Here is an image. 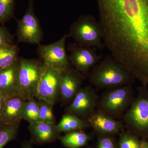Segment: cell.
Wrapping results in <instances>:
<instances>
[{"mask_svg": "<svg viewBox=\"0 0 148 148\" xmlns=\"http://www.w3.org/2000/svg\"><path fill=\"white\" fill-rule=\"evenodd\" d=\"M31 143L44 145L53 143L61 138V132L55 123L39 121L29 124Z\"/></svg>", "mask_w": 148, "mask_h": 148, "instance_id": "7c38bea8", "label": "cell"}, {"mask_svg": "<svg viewBox=\"0 0 148 148\" xmlns=\"http://www.w3.org/2000/svg\"><path fill=\"white\" fill-rule=\"evenodd\" d=\"M19 126L0 123V148H3L8 143L16 138Z\"/></svg>", "mask_w": 148, "mask_h": 148, "instance_id": "44dd1931", "label": "cell"}, {"mask_svg": "<svg viewBox=\"0 0 148 148\" xmlns=\"http://www.w3.org/2000/svg\"><path fill=\"white\" fill-rule=\"evenodd\" d=\"M7 98L5 97L4 95L0 93V116H1V114L2 112L3 109L5 105L6 101Z\"/></svg>", "mask_w": 148, "mask_h": 148, "instance_id": "4316f807", "label": "cell"}, {"mask_svg": "<svg viewBox=\"0 0 148 148\" xmlns=\"http://www.w3.org/2000/svg\"><path fill=\"white\" fill-rule=\"evenodd\" d=\"M14 38L3 25L0 26V47L6 45L14 44Z\"/></svg>", "mask_w": 148, "mask_h": 148, "instance_id": "cb8c5ba5", "label": "cell"}, {"mask_svg": "<svg viewBox=\"0 0 148 148\" xmlns=\"http://www.w3.org/2000/svg\"><path fill=\"white\" fill-rule=\"evenodd\" d=\"M87 121L95 130L104 134L116 133L122 127L121 123L101 111H95Z\"/></svg>", "mask_w": 148, "mask_h": 148, "instance_id": "2e32d148", "label": "cell"}, {"mask_svg": "<svg viewBox=\"0 0 148 148\" xmlns=\"http://www.w3.org/2000/svg\"><path fill=\"white\" fill-rule=\"evenodd\" d=\"M61 72L46 67L39 85L36 99L47 101L53 106L55 105L60 97Z\"/></svg>", "mask_w": 148, "mask_h": 148, "instance_id": "30bf717a", "label": "cell"}, {"mask_svg": "<svg viewBox=\"0 0 148 148\" xmlns=\"http://www.w3.org/2000/svg\"><path fill=\"white\" fill-rule=\"evenodd\" d=\"M140 144L134 137L124 134L121 137L120 144V148H139Z\"/></svg>", "mask_w": 148, "mask_h": 148, "instance_id": "d4e9b609", "label": "cell"}, {"mask_svg": "<svg viewBox=\"0 0 148 148\" xmlns=\"http://www.w3.org/2000/svg\"><path fill=\"white\" fill-rule=\"evenodd\" d=\"M98 148H114L112 141L110 138H105L100 140Z\"/></svg>", "mask_w": 148, "mask_h": 148, "instance_id": "484cf974", "label": "cell"}, {"mask_svg": "<svg viewBox=\"0 0 148 148\" xmlns=\"http://www.w3.org/2000/svg\"><path fill=\"white\" fill-rule=\"evenodd\" d=\"M88 125L87 121L67 113L63 116L61 121L57 124L60 132L68 133L84 129Z\"/></svg>", "mask_w": 148, "mask_h": 148, "instance_id": "e0dca14e", "label": "cell"}, {"mask_svg": "<svg viewBox=\"0 0 148 148\" xmlns=\"http://www.w3.org/2000/svg\"><path fill=\"white\" fill-rule=\"evenodd\" d=\"M139 148H148V145L146 143H143L142 144H140V147Z\"/></svg>", "mask_w": 148, "mask_h": 148, "instance_id": "f1b7e54d", "label": "cell"}, {"mask_svg": "<svg viewBox=\"0 0 148 148\" xmlns=\"http://www.w3.org/2000/svg\"><path fill=\"white\" fill-rule=\"evenodd\" d=\"M85 78L71 66L61 72L60 97L62 103H71L81 88Z\"/></svg>", "mask_w": 148, "mask_h": 148, "instance_id": "8fae6325", "label": "cell"}, {"mask_svg": "<svg viewBox=\"0 0 148 148\" xmlns=\"http://www.w3.org/2000/svg\"><path fill=\"white\" fill-rule=\"evenodd\" d=\"M68 49L70 52L69 56L71 65L85 78L100 61L101 57L95 49H97L81 46L75 43L69 44Z\"/></svg>", "mask_w": 148, "mask_h": 148, "instance_id": "9c48e42d", "label": "cell"}, {"mask_svg": "<svg viewBox=\"0 0 148 148\" xmlns=\"http://www.w3.org/2000/svg\"><path fill=\"white\" fill-rule=\"evenodd\" d=\"M26 100L19 95L7 98L0 116L3 124L19 125L22 119V110Z\"/></svg>", "mask_w": 148, "mask_h": 148, "instance_id": "5bb4252c", "label": "cell"}, {"mask_svg": "<svg viewBox=\"0 0 148 148\" xmlns=\"http://www.w3.org/2000/svg\"><path fill=\"white\" fill-rule=\"evenodd\" d=\"M125 123L140 130L148 129V98H140L133 103L124 116Z\"/></svg>", "mask_w": 148, "mask_h": 148, "instance_id": "4fadbf2b", "label": "cell"}, {"mask_svg": "<svg viewBox=\"0 0 148 148\" xmlns=\"http://www.w3.org/2000/svg\"><path fill=\"white\" fill-rule=\"evenodd\" d=\"M18 60L10 67L0 71V93L8 98L19 95Z\"/></svg>", "mask_w": 148, "mask_h": 148, "instance_id": "9a60e30c", "label": "cell"}, {"mask_svg": "<svg viewBox=\"0 0 148 148\" xmlns=\"http://www.w3.org/2000/svg\"><path fill=\"white\" fill-rule=\"evenodd\" d=\"M98 100V95L91 86L81 87L66 108L67 113L87 121L96 111Z\"/></svg>", "mask_w": 148, "mask_h": 148, "instance_id": "ba28073f", "label": "cell"}, {"mask_svg": "<svg viewBox=\"0 0 148 148\" xmlns=\"http://www.w3.org/2000/svg\"><path fill=\"white\" fill-rule=\"evenodd\" d=\"M104 47L148 84V0H96Z\"/></svg>", "mask_w": 148, "mask_h": 148, "instance_id": "6da1fadb", "label": "cell"}, {"mask_svg": "<svg viewBox=\"0 0 148 148\" xmlns=\"http://www.w3.org/2000/svg\"><path fill=\"white\" fill-rule=\"evenodd\" d=\"M32 144L31 142L26 140L21 143V148H34L33 147Z\"/></svg>", "mask_w": 148, "mask_h": 148, "instance_id": "83f0119b", "label": "cell"}, {"mask_svg": "<svg viewBox=\"0 0 148 148\" xmlns=\"http://www.w3.org/2000/svg\"><path fill=\"white\" fill-rule=\"evenodd\" d=\"M69 35L78 45L101 50L104 48L100 23L92 15L79 16L71 25Z\"/></svg>", "mask_w": 148, "mask_h": 148, "instance_id": "277c9868", "label": "cell"}, {"mask_svg": "<svg viewBox=\"0 0 148 148\" xmlns=\"http://www.w3.org/2000/svg\"><path fill=\"white\" fill-rule=\"evenodd\" d=\"M21 117L22 119L28 122L29 124L40 121L39 108L36 98L25 101L22 108Z\"/></svg>", "mask_w": 148, "mask_h": 148, "instance_id": "ffe728a7", "label": "cell"}, {"mask_svg": "<svg viewBox=\"0 0 148 148\" xmlns=\"http://www.w3.org/2000/svg\"><path fill=\"white\" fill-rule=\"evenodd\" d=\"M37 100L39 108L40 121L55 123V117L53 111V106L43 100Z\"/></svg>", "mask_w": 148, "mask_h": 148, "instance_id": "603a6c76", "label": "cell"}, {"mask_svg": "<svg viewBox=\"0 0 148 148\" xmlns=\"http://www.w3.org/2000/svg\"><path fill=\"white\" fill-rule=\"evenodd\" d=\"M19 49L17 45L8 44L0 47V71L10 67L18 61Z\"/></svg>", "mask_w": 148, "mask_h": 148, "instance_id": "ac0fdd59", "label": "cell"}, {"mask_svg": "<svg viewBox=\"0 0 148 148\" xmlns=\"http://www.w3.org/2000/svg\"><path fill=\"white\" fill-rule=\"evenodd\" d=\"M92 85L100 88H114L130 84L133 77L110 55L93 66L88 76Z\"/></svg>", "mask_w": 148, "mask_h": 148, "instance_id": "7a4b0ae2", "label": "cell"}, {"mask_svg": "<svg viewBox=\"0 0 148 148\" xmlns=\"http://www.w3.org/2000/svg\"><path fill=\"white\" fill-rule=\"evenodd\" d=\"M34 0H30L24 16L17 21L16 36L17 42L39 45L42 40L43 33L40 21L35 15Z\"/></svg>", "mask_w": 148, "mask_h": 148, "instance_id": "8992f818", "label": "cell"}, {"mask_svg": "<svg viewBox=\"0 0 148 148\" xmlns=\"http://www.w3.org/2000/svg\"><path fill=\"white\" fill-rule=\"evenodd\" d=\"M46 69L45 65L39 59L18 58L19 95L24 100L36 98L39 85Z\"/></svg>", "mask_w": 148, "mask_h": 148, "instance_id": "3957f363", "label": "cell"}, {"mask_svg": "<svg viewBox=\"0 0 148 148\" xmlns=\"http://www.w3.org/2000/svg\"><path fill=\"white\" fill-rule=\"evenodd\" d=\"M59 139L62 144L67 147L78 148L87 143L89 137L84 132L75 131L69 132Z\"/></svg>", "mask_w": 148, "mask_h": 148, "instance_id": "d6986e66", "label": "cell"}, {"mask_svg": "<svg viewBox=\"0 0 148 148\" xmlns=\"http://www.w3.org/2000/svg\"><path fill=\"white\" fill-rule=\"evenodd\" d=\"M70 37L65 34L57 41L47 45H38L37 53L39 58L45 66L62 72L71 65L66 51V40Z\"/></svg>", "mask_w": 148, "mask_h": 148, "instance_id": "5b68a950", "label": "cell"}, {"mask_svg": "<svg viewBox=\"0 0 148 148\" xmlns=\"http://www.w3.org/2000/svg\"><path fill=\"white\" fill-rule=\"evenodd\" d=\"M15 0H0V25H3L13 17Z\"/></svg>", "mask_w": 148, "mask_h": 148, "instance_id": "7402d4cb", "label": "cell"}, {"mask_svg": "<svg viewBox=\"0 0 148 148\" xmlns=\"http://www.w3.org/2000/svg\"><path fill=\"white\" fill-rule=\"evenodd\" d=\"M112 88L105 93L98 102L100 111L111 117L124 112L130 102L131 93L130 84Z\"/></svg>", "mask_w": 148, "mask_h": 148, "instance_id": "52a82bcc", "label": "cell"}]
</instances>
